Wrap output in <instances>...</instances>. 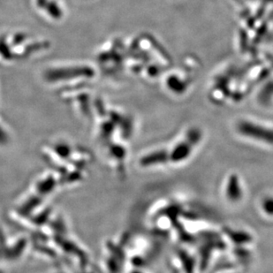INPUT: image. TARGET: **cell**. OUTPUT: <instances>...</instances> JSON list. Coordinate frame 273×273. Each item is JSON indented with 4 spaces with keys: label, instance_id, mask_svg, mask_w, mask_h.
Masks as SVG:
<instances>
[{
    "label": "cell",
    "instance_id": "6da1fadb",
    "mask_svg": "<svg viewBox=\"0 0 273 273\" xmlns=\"http://www.w3.org/2000/svg\"><path fill=\"white\" fill-rule=\"evenodd\" d=\"M241 132L247 136L257 139L266 143L273 144V131L266 128L256 127L253 124L244 123L240 128Z\"/></svg>",
    "mask_w": 273,
    "mask_h": 273
},
{
    "label": "cell",
    "instance_id": "7a4b0ae2",
    "mask_svg": "<svg viewBox=\"0 0 273 273\" xmlns=\"http://www.w3.org/2000/svg\"><path fill=\"white\" fill-rule=\"evenodd\" d=\"M227 195H228V198L233 202H236L241 199V196H242V190H241L239 179L236 175H232L231 177L229 178Z\"/></svg>",
    "mask_w": 273,
    "mask_h": 273
},
{
    "label": "cell",
    "instance_id": "3957f363",
    "mask_svg": "<svg viewBox=\"0 0 273 273\" xmlns=\"http://www.w3.org/2000/svg\"><path fill=\"white\" fill-rule=\"evenodd\" d=\"M168 159V154L164 150H159L154 153H151L150 155L145 156L141 163L144 166L153 165V164H162Z\"/></svg>",
    "mask_w": 273,
    "mask_h": 273
},
{
    "label": "cell",
    "instance_id": "277c9868",
    "mask_svg": "<svg viewBox=\"0 0 273 273\" xmlns=\"http://www.w3.org/2000/svg\"><path fill=\"white\" fill-rule=\"evenodd\" d=\"M191 151V146L187 143H181L176 146L171 154V159L173 162H180L182 160L186 159L187 157L190 154Z\"/></svg>",
    "mask_w": 273,
    "mask_h": 273
},
{
    "label": "cell",
    "instance_id": "5b68a950",
    "mask_svg": "<svg viewBox=\"0 0 273 273\" xmlns=\"http://www.w3.org/2000/svg\"><path fill=\"white\" fill-rule=\"evenodd\" d=\"M263 209L266 214L273 216V197H269L263 202Z\"/></svg>",
    "mask_w": 273,
    "mask_h": 273
}]
</instances>
